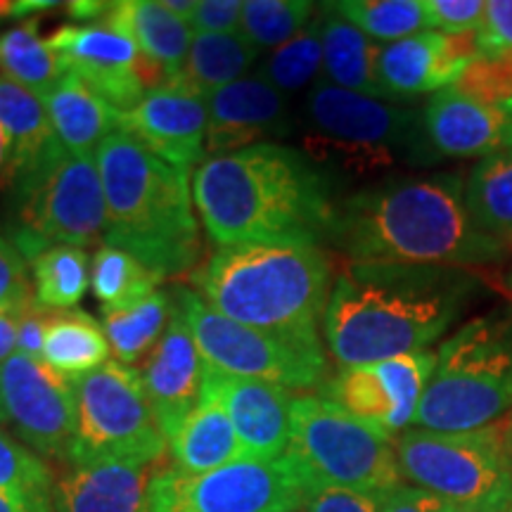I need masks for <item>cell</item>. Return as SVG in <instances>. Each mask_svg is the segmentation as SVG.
<instances>
[{"instance_id":"6da1fadb","label":"cell","mask_w":512,"mask_h":512,"mask_svg":"<svg viewBox=\"0 0 512 512\" xmlns=\"http://www.w3.org/2000/svg\"><path fill=\"white\" fill-rule=\"evenodd\" d=\"M467 268L347 261L323 316L328 349L342 368L420 354L477 299Z\"/></svg>"},{"instance_id":"7a4b0ae2","label":"cell","mask_w":512,"mask_h":512,"mask_svg":"<svg viewBox=\"0 0 512 512\" xmlns=\"http://www.w3.org/2000/svg\"><path fill=\"white\" fill-rule=\"evenodd\" d=\"M332 245L349 261L484 268L508 261L465 204L460 176H401L358 190L337 207Z\"/></svg>"},{"instance_id":"3957f363","label":"cell","mask_w":512,"mask_h":512,"mask_svg":"<svg viewBox=\"0 0 512 512\" xmlns=\"http://www.w3.org/2000/svg\"><path fill=\"white\" fill-rule=\"evenodd\" d=\"M192 202L219 247L318 245L330 238L337 214L316 162L280 143L204 159L192 176Z\"/></svg>"},{"instance_id":"277c9868","label":"cell","mask_w":512,"mask_h":512,"mask_svg":"<svg viewBox=\"0 0 512 512\" xmlns=\"http://www.w3.org/2000/svg\"><path fill=\"white\" fill-rule=\"evenodd\" d=\"M107 202L105 242L171 278L202 259V233L192 209L190 174L152 155L124 131L95 150Z\"/></svg>"},{"instance_id":"5b68a950","label":"cell","mask_w":512,"mask_h":512,"mask_svg":"<svg viewBox=\"0 0 512 512\" xmlns=\"http://www.w3.org/2000/svg\"><path fill=\"white\" fill-rule=\"evenodd\" d=\"M192 283L211 309L235 323L275 335L318 337L332 266L320 245L309 242L219 247Z\"/></svg>"},{"instance_id":"8992f818","label":"cell","mask_w":512,"mask_h":512,"mask_svg":"<svg viewBox=\"0 0 512 512\" xmlns=\"http://www.w3.org/2000/svg\"><path fill=\"white\" fill-rule=\"evenodd\" d=\"M512 408V311L470 320L439 347L413 425L439 434L494 427Z\"/></svg>"},{"instance_id":"52a82bcc","label":"cell","mask_w":512,"mask_h":512,"mask_svg":"<svg viewBox=\"0 0 512 512\" xmlns=\"http://www.w3.org/2000/svg\"><path fill=\"white\" fill-rule=\"evenodd\" d=\"M285 456L309 486L392 494L403 486L396 439L323 396H294Z\"/></svg>"},{"instance_id":"ba28073f","label":"cell","mask_w":512,"mask_h":512,"mask_svg":"<svg viewBox=\"0 0 512 512\" xmlns=\"http://www.w3.org/2000/svg\"><path fill=\"white\" fill-rule=\"evenodd\" d=\"M12 242L34 261L50 247H91L105 240L107 202L95 155H74L62 143L10 188Z\"/></svg>"},{"instance_id":"9c48e42d","label":"cell","mask_w":512,"mask_h":512,"mask_svg":"<svg viewBox=\"0 0 512 512\" xmlns=\"http://www.w3.org/2000/svg\"><path fill=\"white\" fill-rule=\"evenodd\" d=\"M171 299L188 320L204 366L219 373L278 384L285 389H320L328 382V356L318 337L275 335L235 323L188 287H171Z\"/></svg>"},{"instance_id":"30bf717a","label":"cell","mask_w":512,"mask_h":512,"mask_svg":"<svg viewBox=\"0 0 512 512\" xmlns=\"http://www.w3.org/2000/svg\"><path fill=\"white\" fill-rule=\"evenodd\" d=\"M401 477L453 508H512V472L501 425L479 432L406 430L396 437Z\"/></svg>"},{"instance_id":"8fae6325","label":"cell","mask_w":512,"mask_h":512,"mask_svg":"<svg viewBox=\"0 0 512 512\" xmlns=\"http://www.w3.org/2000/svg\"><path fill=\"white\" fill-rule=\"evenodd\" d=\"M74 389L76 441L69 463H159L164 458L169 441L159 432L136 368L107 361L76 380Z\"/></svg>"},{"instance_id":"7c38bea8","label":"cell","mask_w":512,"mask_h":512,"mask_svg":"<svg viewBox=\"0 0 512 512\" xmlns=\"http://www.w3.org/2000/svg\"><path fill=\"white\" fill-rule=\"evenodd\" d=\"M306 498L309 486L287 456L242 458L202 475L159 467L150 484V512H302Z\"/></svg>"},{"instance_id":"4fadbf2b","label":"cell","mask_w":512,"mask_h":512,"mask_svg":"<svg viewBox=\"0 0 512 512\" xmlns=\"http://www.w3.org/2000/svg\"><path fill=\"white\" fill-rule=\"evenodd\" d=\"M311 126L325 138L403 157L408 164H432L439 155L425 133V117L415 107L392 105L370 95L318 81L306 95Z\"/></svg>"},{"instance_id":"5bb4252c","label":"cell","mask_w":512,"mask_h":512,"mask_svg":"<svg viewBox=\"0 0 512 512\" xmlns=\"http://www.w3.org/2000/svg\"><path fill=\"white\" fill-rule=\"evenodd\" d=\"M64 74H74L114 110L126 112L147 91L169 83V74L145 57L131 38L107 24H64L48 36Z\"/></svg>"},{"instance_id":"9a60e30c","label":"cell","mask_w":512,"mask_h":512,"mask_svg":"<svg viewBox=\"0 0 512 512\" xmlns=\"http://www.w3.org/2000/svg\"><path fill=\"white\" fill-rule=\"evenodd\" d=\"M0 403L17 437L38 456L72 460L76 389L43 361L10 356L0 363Z\"/></svg>"},{"instance_id":"2e32d148","label":"cell","mask_w":512,"mask_h":512,"mask_svg":"<svg viewBox=\"0 0 512 512\" xmlns=\"http://www.w3.org/2000/svg\"><path fill=\"white\" fill-rule=\"evenodd\" d=\"M434 368L437 354L430 351L342 368L320 387V396L394 439L413 425Z\"/></svg>"},{"instance_id":"e0dca14e","label":"cell","mask_w":512,"mask_h":512,"mask_svg":"<svg viewBox=\"0 0 512 512\" xmlns=\"http://www.w3.org/2000/svg\"><path fill=\"white\" fill-rule=\"evenodd\" d=\"M207 124V102L178 83L147 91L138 105L119 117V131L185 174L207 159Z\"/></svg>"},{"instance_id":"ac0fdd59","label":"cell","mask_w":512,"mask_h":512,"mask_svg":"<svg viewBox=\"0 0 512 512\" xmlns=\"http://www.w3.org/2000/svg\"><path fill=\"white\" fill-rule=\"evenodd\" d=\"M479 57L477 34L420 31L380 48L377 81L384 100L439 93L456 86L465 69Z\"/></svg>"},{"instance_id":"d6986e66","label":"cell","mask_w":512,"mask_h":512,"mask_svg":"<svg viewBox=\"0 0 512 512\" xmlns=\"http://www.w3.org/2000/svg\"><path fill=\"white\" fill-rule=\"evenodd\" d=\"M138 373L159 432L169 441L200 403L204 373H207L188 320L176 304L162 339L145 358Z\"/></svg>"},{"instance_id":"ffe728a7","label":"cell","mask_w":512,"mask_h":512,"mask_svg":"<svg viewBox=\"0 0 512 512\" xmlns=\"http://www.w3.org/2000/svg\"><path fill=\"white\" fill-rule=\"evenodd\" d=\"M202 396L221 403L249 460H278L290 446L294 396L278 384L247 380L207 368Z\"/></svg>"},{"instance_id":"44dd1931","label":"cell","mask_w":512,"mask_h":512,"mask_svg":"<svg viewBox=\"0 0 512 512\" xmlns=\"http://www.w3.org/2000/svg\"><path fill=\"white\" fill-rule=\"evenodd\" d=\"M207 159L285 138L292 131L287 98L256 76L230 83L207 100Z\"/></svg>"},{"instance_id":"7402d4cb","label":"cell","mask_w":512,"mask_h":512,"mask_svg":"<svg viewBox=\"0 0 512 512\" xmlns=\"http://www.w3.org/2000/svg\"><path fill=\"white\" fill-rule=\"evenodd\" d=\"M425 133L441 157H489L512 147V102L484 105L456 88L434 93L427 107Z\"/></svg>"},{"instance_id":"603a6c76","label":"cell","mask_w":512,"mask_h":512,"mask_svg":"<svg viewBox=\"0 0 512 512\" xmlns=\"http://www.w3.org/2000/svg\"><path fill=\"white\" fill-rule=\"evenodd\" d=\"M157 463L102 460L72 465L55 482V512H150V484Z\"/></svg>"},{"instance_id":"cb8c5ba5","label":"cell","mask_w":512,"mask_h":512,"mask_svg":"<svg viewBox=\"0 0 512 512\" xmlns=\"http://www.w3.org/2000/svg\"><path fill=\"white\" fill-rule=\"evenodd\" d=\"M107 27L131 38L136 48L169 74L171 81L181 76L195 31L185 19L166 10L157 0H121L110 3V10L102 17ZM169 81V83H171Z\"/></svg>"},{"instance_id":"d4e9b609","label":"cell","mask_w":512,"mask_h":512,"mask_svg":"<svg viewBox=\"0 0 512 512\" xmlns=\"http://www.w3.org/2000/svg\"><path fill=\"white\" fill-rule=\"evenodd\" d=\"M0 126L8 138L3 185L10 190L17 181L31 174L60 145V140L55 136L43 100L3 74H0Z\"/></svg>"},{"instance_id":"484cf974","label":"cell","mask_w":512,"mask_h":512,"mask_svg":"<svg viewBox=\"0 0 512 512\" xmlns=\"http://www.w3.org/2000/svg\"><path fill=\"white\" fill-rule=\"evenodd\" d=\"M43 105L57 140L74 155H93L102 140L119 131L121 112L74 74H62Z\"/></svg>"},{"instance_id":"4316f807","label":"cell","mask_w":512,"mask_h":512,"mask_svg":"<svg viewBox=\"0 0 512 512\" xmlns=\"http://www.w3.org/2000/svg\"><path fill=\"white\" fill-rule=\"evenodd\" d=\"M169 451L174 467L185 475H202L245 458L228 413L207 396H202L195 411L169 439Z\"/></svg>"},{"instance_id":"83f0119b","label":"cell","mask_w":512,"mask_h":512,"mask_svg":"<svg viewBox=\"0 0 512 512\" xmlns=\"http://www.w3.org/2000/svg\"><path fill=\"white\" fill-rule=\"evenodd\" d=\"M320 12H323V81L384 100L377 81L380 46H375L373 38H368L347 19L339 17L328 3L320 5Z\"/></svg>"},{"instance_id":"f1b7e54d","label":"cell","mask_w":512,"mask_h":512,"mask_svg":"<svg viewBox=\"0 0 512 512\" xmlns=\"http://www.w3.org/2000/svg\"><path fill=\"white\" fill-rule=\"evenodd\" d=\"M112 347L102 325L86 311H53L43 337V363L64 380L76 382L105 366Z\"/></svg>"},{"instance_id":"f546056e","label":"cell","mask_w":512,"mask_h":512,"mask_svg":"<svg viewBox=\"0 0 512 512\" xmlns=\"http://www.w3.org/2000/svg\"><path fill=\"white\" fill-rule=\"evenodd\" d=\"M259 57L252 43L242 34H195L178 86L197 98L207 100L230 83L245 79Z\"/></svg>"},{"instance_id":"4dcf8cb0","label":"cell","mask_w":512,"mask_h":512,"mask_svg":"<svg viewBox=\"0 0 512 512\" xmlns=\"http://www.w3.org/2000/svg\"><path fill=\"white\" fill-rule=\"evenodd\" d=\"M171 311H174L171 294L162 290L128 309H102V330L110 339L112 354H117V361L131 368L145 361L162 339L171 320Z\"/></svg>"},{"instance_id":"1f68e13d","label":"cell","mask_w":512,"mask_h":512,"mask_svg":"<svg viewBox=\"0 0 512 512\" xmlns=\"http://www.w3.org/2000/svg\"><path fill=\"white\" fill-rule=\"evenodd\" d=\"M0 72L41 100L60 81L62 64L48 38L41 36L38 19L19 22L0 34Z\"/></svg>"},{"instance_id":"d6a6232c","label":"cell","mask_w":512,"mask_h":512,"mask_svg":"<svg viewBox=\"0 0 512 512\" xmlns=\"http://www.w3.org/2000/svg\"><path fill=\"white\" fill-rule=\"evenodd\" d=\"M472 219L496 238H512V147L479 159L465 183Z\"/></svg>"},{"instance_id":"836d02e7","label":"cell","mask_w":512,"mask_h":512,"mask_svg":"<svg viewBox=\"0 0 512 512\" xmlns=\"http://www.w3.org/2000/svg\"><path fill=\"white\" fill-rule=\"evenodd\" d=\"M159 278L143 261L119 247H100L91 261V290L102 309L119 311L157 292Z\"/></svg>"},{"instance_id":"e575fe53","label":"cell","mask_w":512,"mask_h":512,"mask_svg":"<svg viewBox=\"0 0 512 512\" xmlns=\"http://www.w3.org/2000/svg\"><path fill=\"white\" fill-rule=\"evenodd\" d=\"M34 299L53 311L76 306L91 285V261L79 247L57 245L31 261Z\"/></svg>"},{"instance_id":"d590c367","label":"cell","mask_w":512,"mask_h":512,"mask_svg":"<svg viewBox=\"0 0 512 512\" xmlns=\"http://www.w3.org/2000/svg\"><path fill=\"white\" fill-rule=\"evenodd\" d=\"M368 38L396 43L401 38L430 31L422 0H339L328 3Z\"/></svg>"},{"instance_id":"8d00e7d4","label":"cell","mask_w":512,"mask_h":512,"mask_svg":"<svg viewBox=\"0 0 512 512\" xmlns=\"http://www.w3.org/2000/svg\"><path fill=\"white\" fill-rule=\"evenodd\" d=\"M318 15L311 0H247L242 10L240 34L259 50L283 48L309 27Z\"/></svg>"},{"instance_id":"74e56055","label":"cell","mask_w":512,"mask_h":512,"mask_svg":"<svg viewBox=\"0 0 512 512\" xmlns=\"http://www.w3.org/2000/svg\"><path fill=\"white\" fill-rule=\"evenodd\" d=\"M323 69V12L311 19L302 34L278 48L259 67V76L280 93H297L316 79Z\"/></svg>"},{"instance_id":"f35d334b","label":"cell","mask_w":512,"mask_h":512,"mask_svg":"<svg viewBox=\"0 0 512 512\" xmlns=\"http://www.w3.org/2000/svg\"><path fill=\"white\" fill-rule=\"evenodd\" d=\"M53 475L38 453L0 430V494L24 498L53 512Z\"/></svg>"},{"instance_id":"ab89813d","label":"cell","mask_w":512,"mask_h":512,"mask_svg":"<svg viewBox=\"0 0 512 512\" xmlns=\"http://www.w3.org/2000/svg\"><path fill=\"white\" fill-rule=\"evenodd\" d=\"M451 88H456L467 98L484 102V105L512 102V60L508 57H479Z\"/></svg>"},{"instance_id":"60d3db41","label":"cell","mask_w":512,"mask_h":512,"mask_svg":"<svg viewBox=\"0 0 512 512\" xmlns=\"http://www.w3.org/2000/svg\"><path fill=\"white\" fill-rule=\"evenodd\" d=\"M34 299L27 259L15 242L0 235V311H19Z\"/></svg>"},{"instance_id":"b9f144b4","label":"cell","mask_w":512,"mask_h":512,"mask_svg":"<svg viewBox=\"0 0 512 512\" xmlns=\"http://www.w3.org/2000/svg\"><path fill=\"white\" fill-rule=\"evenodd\" d=\"M430 31L441 34H477L482 29L486 3L482 0H422Z\"/></svg>"},{"instance_id":"7bdbcfd3","label":"cell","mask_w":512,"mask_h":512,"mask_svg":"<svg viewBox=\"0 0 512 512\" xmlns=\"http://www.w3.org/2000/svg\"><path fill=\"white\" fill-rule=\"evenodd\" d=\"M387 496L389 494H373V491L320 486L306 498L302 512H382Z\"/></svg>"},{"instance_id":"ee69618b","label":"cell","mask_w":512,"mask_h":512,"mask_svg":"<svg viewBox=\"0 0 512 512\" xmlns=\"http://www.w3.org/2000/svg\"><path fill=\"white\" fill-rule=\"evenodd\" d=\"M482 57L512 55V0L486 3L482 29L477 31Z\"/></svg>"},{"instance_id":"f6af8a7d","label":"cell","mask_w":512,"mask_h":512,"mask_svg":"<svg viewBox=\"0 0 512 512\" xmlns=\"http://www.w3.org/2000/svg\"><path fill=\"white\" fill-rule=\"evenodd\" d=\"M242 10L240 0H197L188 24L195 34H240Z\"/></svg>"},{"instance_id":"bcb514c9","label":"cell","mask_w":512,"mask_h":512,"mask_svg":"<svg viewBox=\"0 0 512 512\" xmlns=\"http://www.w3.org/2000/svg\"><path fill=\"white\" fill-rule=\"evenodd\" d=\"M53 309H46L31 299L24 306L22 318H19V330H17V354L27 356L31 361H43V337H46V325Z\"/></svg>"},{"instance_id":"7dc6e473","label":"cell","mask_w":512,"mask_h":512,"mask_svg":"<svg viewBox=\"0 0 512 512\" xmlns=\"http://www.w3.org/2000/svg\"><path fill=\"white\" fill-rule=\"evenodd\" d=\"M453 505L444 498L422 491L418 486H399L384 501L382 512H451Z\"/></svg>"},{"instance_id":"c3c4849f","label":"cell","mask_w":512,"mask_h":512,"mask_svg":"<svg viewBox=\"0 0 512 512\" xmlns=\"http://www.w3.org/2000/svg\"><path fill=\"white\" fill-rule=\"evenodd\" d=\"M22 311H0V363L17 354V330Z\"/></svg>"},{"instance_id":"681fc988","label":"cell","mask_w":512,"mask_h":512,"mask_svg":"<svg viewBox=\"0 0 512 512\" xmlns=\"http://www.w3.org/2000/svg\"><path fill=\"white\" fill-rule=\"evenodd\" d=\"M67 15L74 19H100L107 15L110 3H95V0H76V3H67Z\"/></svg>"},{"instance_id":"f907efd6","label":"cell","mask_w":512,"mask_h":512,"mask_svg":"<svg viewBox=\"0 0 512 512\" xmlns=\"http://www.w3.org/2000/svg\"><path fill=\"white\" fill-rule=\"evenodd\" d=\"M505 245H508V261H505V268H501V271H496L494 285L501 292H505V297H508L510 302H512V238L505 240Z\"/></svg>"},{"instance_id":"816d5d0a","label":"cell","mask_w":512,"mask_h":512,"mask_svg":"<svg viewBox=\"0 0 512 512\" xmlns=\"http://www.w3.org/2000/svg\"><path fill=\"white\" fill-rule=\"evenodd\" d=\"M0 512H50V510L38 508V505L24 501V498L0 494Z\"/></svg>"},{"instance_id":"f5cc1de1","label":"cell","mask_w":512,"mask_h":512,"mask_svg":"<svg viewBox=\"0 0 512 512\" xmlns=\"http://www.w3.org/2000/svg\"><path fill=\"white\" fill-rule=\"evenodd\" d=\"M57 3L53 0H41V3H36V0H24V3H12V17H19V15H31V12H41V10H50L55 8Z\"/></svg>"},{"instance_id":"db71d44e","label":"cell","mask_w":512,"mask_h":512,"mask_svg":"<svg viewBox=\"0 0 512 512\" xmlns=\"http://www.w3.org/2000/svg\"><path fill=\"white\" fill-rule=\"evenodd\" d=\"M162 3L166 10H171L176 17L185 19V22H188V19L192 17V12H195V8H197V0H162Z\"/></svg>"},{"instance_id":"11a10c76","label":"cell","mask_w":512,"mask_h":512,"mask_svg":"<svg viewBox=\"0 0 512 512\" xmlns=\"http://www.w3.org/2000/svg\"><path fill=\"white\" fill-rule=\"evenodd\" d=\"M501 432H503V448H505V458H508L510 472H512V411L505 422H501Z\"/></svg>"},{"instance_id":"9f6ffc18","label":"cell","mask_w":512,"mask_h":512,"mask_svg":"<svg viewBox=\"0 0 512 512\" xmlns=\"http://www.w3.org/2000/svg\"><path fill=\"white\" fill-rule=\"evenodd\" d=\"M5 162H8V138H5L3 126H0V174L5 171Z\"/></svg>"},{"instance_id":"6f0895ef","label":"cell","mask_w":512,"mask_h":512,"mask_svg":"<svg viewBox=\"0 0 512 512\" xmlns=\"http://www.w3.org/2000/svg\"><path fill=\"white\" fill-rule=\"evenodd\" d=\"M451 512H508L505 508H453Z\"/></svg>"},{"instance_id":"680465c9","label":"cell","mask_w":512,"mask_h":512,"mask_svg":"<svg viewBox=\"0 0 512 512\" xmlns=\"http://www.w3.org/2000/svg\"><path fill=\"white\" fill-rule=\"evenodd\" d=\"M3 17H12V3L8 0H0V19Z\"/></svg>"},{"instance_id":"91938a15","label":"cell","mask_w":512,"mask_h":512,"mask_svg":"<svg viewBox=\"0 0 512 512\" xmlns=\"http://www.w3.org/2000/svg\"><path fill=\"white\" fill-rule=\"evenodd\" d=\"M0 422H8V420H5V411H3V403H0Z\"/></svg>"},{"instance_id":"94428289","label":"cell","mask_w":512,"mask_h":512,"mask_svg":"<svg viewBox=\"0 0 512 512\" xmlns=\"http://www.w3.org/2000/svg\"><path fill=\"white\" fill-rule=\"evenodd\" d=\"M508 512H512V508H510V510H508Z\"/></svg>"}]
</instances>
